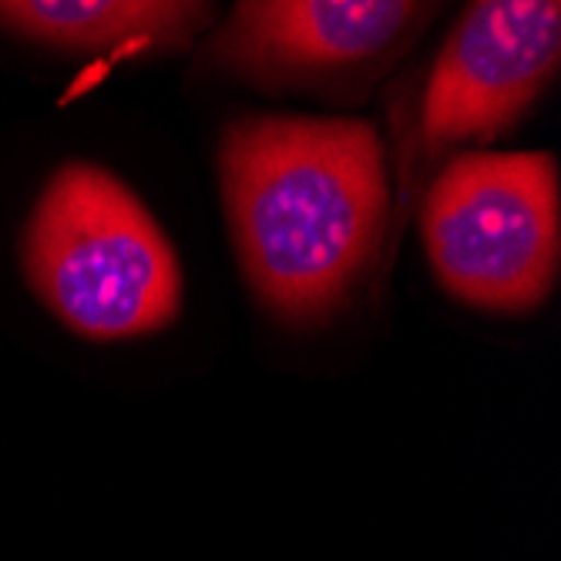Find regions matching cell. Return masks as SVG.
Masks as SVG:
<instances>
[{
    "instance_id": "cell-1",
    "label": "cell",
    "mask_w": 561,
    "mask_h": 561,
    "mask_svg": "<svg viewBox=\"0 0 561 561\" xmlns=\"http://www.w3.org/2000/svg\"><path fill=\"white\" fill-rule=\"evenodd\" d=\"M219 179L252 293L296 323L336 310L387 219L374 125L323 115L239 118L219 145Z\"/></svg>"
},
{
    "instance_id": "cell-2",
    "label": "cell",
    "mask_w": 561,
    "mask_h": 561,
    "mask_svg": "<svg viewBox=\"0 0 561 561\" xmlns=\"http://www.w3.org/2000/svg\"><path fill=\"white\" fill-rule=\"evenodd\" d=\"M31 289L88 340L165 330L182 306L179 256L145 202L108 169L68 162L24 229Z\"/></svg>"
},
{
    "instance_id": "cell-3",
    "label": "cell",
    "mask_w": 561,
    "mask_h": 561,
    "mask_svg": "<svg viewBox=\"0 0 561 561\" xmlns=\"http://www.w3.org/2000/svg\"><path fill=\"white\" fill-rule=\"evenodd\" d=\"M421 236L457 299L494 313L535 310L561 260L558 162L545 151H465L431 185Z\"/></svg>"
},
{
    "instance_id": "cell-4",
    "label": "cell",
    "mask_w": 561,
    "mask_h": 561,
    "mask_svg": "<svg viewBox=\"0 0 561 561\" xmlns=\"http://www.w3.org/2000/svg\"><path fill=\"white\" fill-rule=\"evenodd\" d=\"M561 4L481 0L454 24L424 94L431 148L481 141L512 128L554 78Z\"/></svg>"
},
{
    "instance_id": "cell-5",
    "label": "cell",
    "mask_w": 561,
    "mask_h": 561,
    "mask_svg": "<svg viewBox=\"0 0 561 561\" xmlns=\"http://www.w3.org/2000/svg\"><path fill=\"white\" fill-rule=\"evenodd\" d=\"M424 11L403 0H249L236 4L209 55L263 78L353 68L390 50Z\"/></svg>"
},
{
    "instance_id": "cell-6",
    "label": "cell",
    "mask_w": 561,
    "mask_h": 561,
    "mask_svg": "<svg viewBox=\"0 0 561 561\" xmlns=\"http://www.w3.org/2000/svg\"><path fill=\"white\" fill-rule=\"evenodd\" d=\"M209 4L182 0H4L0 27L27 41L88 50V55H135L148 47H182L213 24Z\"/></svg>"
}]
</instances>
